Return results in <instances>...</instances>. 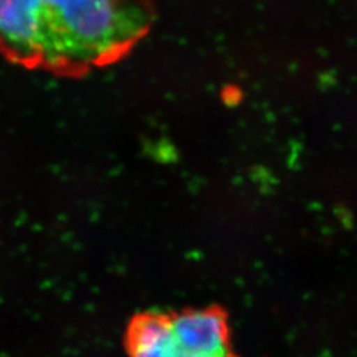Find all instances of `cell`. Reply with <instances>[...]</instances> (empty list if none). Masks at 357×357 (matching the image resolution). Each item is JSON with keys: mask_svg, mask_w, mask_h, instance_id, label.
Returning a JSON list of instances; mask_svg holds the SVG:
<instances>
[{"mask_svg": "<svg viewBox=\"0 0 357 357\" xmlns=\"http://www.w3.org/2000/svg\"><path fill=\"white\" fill-rule=\"evenodd\" d=\"M153 0H0V52L13 64L78 77L149 35Z\"/></svg>", "mask_w": 357, "mask_h": 357, "instance_id": "1", "label": "cell"}, {"mask_svg": "<svg viewBox=\"0 0 357 357\" xmlns=\"http://www.w3.org/2000/svg\"><path fill=\"white\" fill-rule=\"evenodd\" d=\"M128 349L130 357H237L218 307L142 314L128 327Z\"/></svg>", "mask_w": 357, "mask_h": 357, "instance_id": "2", "label": "cell"}, {"mask_svg": "<svg viewBox=\"0 0 357 357\" xmlns=\"http://www.w3.org/2000/svg\"><path fill=\"white\" fill-rule=\"evenodd\" d=\"M243 90L234 85L227 86L222 91V100L228 106H236L243 101Z\"/></svg>", "mask_w": 357, "mask_h": 357, "instance_id": "3", "label": "cell"}]
</instances>
